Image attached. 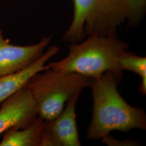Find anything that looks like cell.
<instances>
[{
  "mask_svg": "<svg viewBox=\"0 0 146 146\" xmlns=\"http://www.w3.org/2000/svg\"><path fill=\"white\" fill-rule=\"evenodd\" d=\"M118 62L122 71L129 70L140 76L141 83L139 92L143 95L146 94V58L137 56L127 50L121 54Z\"/></svg>",
  "mask_w": 146,
  "mask_h": 146,
  "instance_id": "obj_10",
  "label": "cell"
},
{
  "mask_svg": "<svg viewBox=\"0 0 146 146\" xmlns=\"http://www.w3.org/2000/svg\"><path fill=\"white\" fill-rule=\"evenodd\" d=\"M81 93L73 95L56 117L45 121L40 146H81L75 113Z\"/></svg>",
  "mask_w": 146,
  "mask_h": 146,
  "instance_id": "obj_5",
  "label": "cell"
},
{
  "mask_svg": "<svg viewBox=\"0 0 146 146\" xmlns=\"http://www.w3.org/2000/svg\"><path fill=\"white\" fill-rule=\"evenodd\" d=\"M93 78L75 73H61L49 68L34 75L25 87L36 103L38 116L44 121L56 117L69 99L90 87Z\"/></svg>",
  "mask_w": 146,
  "mask_h": 146,
  "instance_id": "obj_4",
  "label": "cell"
},
{
  "mask_svg": "<svg viewBox=\"0 0 146 146\" xmlns=\"http://www.w3.org/2000/svg\"><path fill=\"white\" fill-rule=\"evenodd\" d=\"M119 82L110 71L93 79L90 86L93 101L92 118L86 139H102L114 131L146 130L145 110L131 106L123 99L117 88Z\"/></svg>",
  "mask_w": 146,
  "mask_h": 146,
  "instance_id": "obj_2",
  "label": "cell"
},
{
  "mask_svg": "<svg viewBox=\"0 0 146 146\" xmlns=\"http://www.w3.org/2000/svg\"><path fill=\"white\" fill-rule=\"evenodd\" d=\"M128 47L126 42L117 37L90 35L82 42L69 44L66 58L48 65L55 71L78 73L93 79L110 71L120 82L123 71L118 58Z\"/></svg>",
  "mask_w": 146,
  "mask_h": 146,
  "instance_id": "obj_3",
  "label": "cell"
},
{
  "mask_svg": "<svg viewBox=\"0 0 146 146\" xmlns=\"http://www.w3.org/2000/svg\"><path fill=\"white\" fill-rule=\"evenodd\" d=\"M73 20L62 40L70 43L86 36L117 37L122 24L138 25L144 17L146 0H73Z\"/></svg>",
  "mask_w": 146,
  "mask_h": 146,
  "instance_id": "obj_1",
  "label": "cell"
},
{
  "mask_svg": "<svg viewBox=\"0 0 146 146\" xmlns=\"http://www.w3.org/2000/svg\"><path fill=\"white\" fill-rule=\"evenodd\" d=\"M59 51L58 47L52 46L44 52L41 58L28 67L16 73L0 77V105L5 100L25 87L34 75L49 69L46 63Z\"/></svg>",
  "mask_w": 146,
  "mask_h": 146,
  "instance_id": "obj_8",
  "label": "cell"
},
{
  "mask_svg": "<svg viewBox=\"0 0 146 146\" xmlns=\"http://www.w3.org/2000/svg\"><path fill=\"white\" fill-rule=\"evenodd\" d=\"M45 121L37 116L26 128L5 131L0 146H40Z\"/></svg>",
  "mask_w": 146,
  "mask_h": 146,
  "instance_id": "obj_9",
  "label": "cell"
},
{
  "mask_svg": "<svg viewBox=\"0 0 146 146\" xmlns=\"http://www.w3.org/2000/svg\"><path fill=\"white\" fill-rule=\"evenodd\" d=\"M52 38L45 37L31 46H16L3 37L0 29V77L19 72L35 62L43 55Z\"/></svg>",
  "mask_w": 146,
  "mask_h": 146,
  "instance_id": "obj_7",
  "label": "cell"
},
{
  "mask_svg": "<svg viewBox=\"0 0 146 146\" xmlns=\"http://www.w3.org/2000/svg\"><path fill=\"white\" fill-rule=\"evenodd\" d=\"M0 106V135L9 129L26 128L38 116L36 103L26 87Z\"/></svg>",
  "mask_w": 146,
  "mask_h": 146,
  "instance_id": "obj_6",
  "label": "cell"
}]
</instances>
